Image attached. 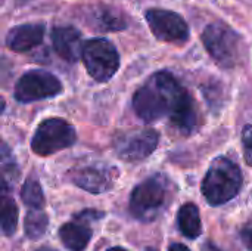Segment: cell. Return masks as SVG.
I'll use <instances>...</instances> for the list:
<instances>
[{
    "label": "cell",
    "instance_id": "1",
    "mask_svg": "<svg viewBox=\"0 0 252 251\" xmlns=\"http://www.w3.org/2000/svg\"><path fill=\"white\" fill-rule=\"evenodd\" d=\"M133 108L146 123L157 121L165 115L171 126L183 135L196 127V107L190 93L168 71H159L134 93Z\"/></svg>",
    "mask_w": 252,
    "mask_h": 251
},
{
    "label": "cell",
    "instance_id": "2",
    "mask_svg": "<svg viewBox=\"0 0 252 251\" xmlns=\"http://www.w3.org/2000/svg\"><path fill=\"white\" fill-rule=\"evenodd\" d=\"M242 186V173L238 164L224 157H217L204 180H202V194L208 204L221 206L235 198Z\"/></svg>",
    "mask_w": 252,
    "mask_h": 251
},
{
    "label": "cell",
    "instance_id": "3",
    "mask_svg": "<svg viewBox=\"0 0 252 251\" xmlns=\"http://www.w3.org/2000/svg\"><path fill=\"white\" fill-rule=\"evenodd\" d=\"M202 43L221 68L236 67L244 56L242 36L221 21H216L204 30Z\"/></svg>",
    "mask_w": 252,
    "mask_h": 251
},
{
    "label": "cell",
    "instance_id": "4",
    "mask_svg": "<svg viewBox=\"0 0 252 251\" xmlns=\"http://www.w3.org/2000/svg\"><path fill=\"white\" fill-rule=\"evenodd\" d=\"M170 195V183L164 176H152L137 185L130 195V213L133 217L152 222L165 209Z\"/></svg>",
    "mask_w": 252,
    "mask_h": 251
},
{
    "label": "cell",
    "instance_id": "5",
    "mask_svg": "<svg viewBox=\"0 0 252 251\" xmlns=\"http://www.w3.org/2000/svg\"><path fill=\"white\" fill-rule=\"evenodd\" d=\"M81 58L90 77L99 83L111 80L120 68V55L115 46L105 38L87 40Z\"/></svg>",
    "mask_w": 252,
    "mask_h": 251
},
{
    "label": "cell",
    "instance_id": "6",
    "mask_svg": "<svg viewBox=\"0 0 252 251\" xmlns=\"http://www.w3.org/2000/svg\"><path fill=\"white\" fill-rule=\"evenodd\" d=\"M75 129L62 118L41 121L31 141V149L38 155H52L75 143Z\"/></svg>",
    "mask_w": 252,
    "mask_h": 251
},
{
    "label": "cell",
    "instance_id": "7",
    "mask_svg": "<svg viewBox=\"0 0 252 251\" xmlns=\"http://www.w3.org/2000/svg\"><path fill=\"white\" fill-rule=\"evenodd\" d=\"M61 92L62 83L59 78L43 70H32L25 72L15 84V98L24 104L53 98Z\"/></svg>",
    "mask_w": 252,
    "mask_h": 251
},
{
    "label": "cell",
    "instance_id": "8",
    "mask_svg": "<svg viewBox=\"0 0 252 251\" xmlns=\"http://www.w3.org/2000/svg\"><path fill=\"white\" fill-rule=\"evenodd\" d=\"M159 136L152 129L131 130L120 133L114 141V148L118 157L128 163H136L148 158L158 145Z\"/></svg>",
    "mask_w": 252,
    "mask_h": 251
},
{
    "label": "cell",
    "instance_id": "9",
    "mask_svg": "<svg viewBox=\"0 0 252 251\" xmlns=\"http://www.w3.org/2000/svg\"><path fill=\"white\" fill-rule=\"evenodd\" d=\"M146 21L152 34L168 43H185L189 38L186 21L176 12L165 9H151L146 12Z\"/></svg>",
    "mask_w": 252,
    "mask_h": 251
},
{
    "label": "cell",
    "instance_id": "10",
    "mask_svg": "<svg viewBox=\"0 0 252 251\" xmlns=\"http://www.w3.org/2000/svg\"><path fill=\"white\" fill-rule=\"evenodd\" d=\"M117 172L111 166L92 164L77 169L72 173V182L92 194H102L114 186Z\"/></svg>",
    "mask_w": 252,
    "mask_h": 251
},
{
    "label": "cell",
    "instance_id": "11",
    "mask_svg": "<svg viewBox=\"0 0 252 251\" xmlns=\"http://www.w3.org/2000/svg\"><path fill=\"white\" fill-rule=\"evenodd\" d=\"M52 43L56 53L68 62H77L83 55L84 44L81 41V33L75 27H55L52 30Z\"/></svg>",
    "mask_w": 252,
    "mask_h": 251
},
{
    "label": "cell",
    "instance_id": "12",
    "mask_svg": "<svg viewBox=\"0 0 252 251\" xmlns=\"http://www.w3.org/2000/svg\"><path fill=\"white\" fill-rule=\"evenodd\" d=\"M44 37L43 24H24L13 27L6 36V44L13 52H28L38 46Z\"/></svg>",
    "mask_w": 252,
    "mask_h": 251
},
{
    "label": "cell",
    "instance_id": "13",
    "mask_svg": "<svg viewBox=\"0 0 252 251\" xmlns=\"http://www.w3.org/2000/svg\"><path fill=\"white\" fill-rule=\"evenodd\" d=\"M92 229L89 222L75 216L72 222L65 223L59 229V238L62 244L71 251H83L92 240Z\"/></svg>",
    "mask_w": 252,
    "mask_h": 251
},
{
    "label": "cell",
    "instance_id": "14",
    "mask_svg": "<svg viewBox=\"0 0 252 251\" xmlns=\"http://www.w3.org/2000/svg\"><path fill=\"white\" fill-rule=\"evenodd\" d=\"M87 22L90 24V27L99 31H120L127 27V22L120 10L111 6L92 7L87 16Z\"/></svg>",
    "mask_w": 252,
    "mask_h": 251
},
{
    "label": "cell",
    "instance_id": "15",
    "mask_svg": "<svg viewBox=\"0 0 252 251\" xmlns=\"http://www.w3.org/2000/svg\"><path fill=\"white\" fill-rule=\"evenodd\" d=\"M177 222H179L180 232L185 237L190 238V240H196L202 232V223H201L199 210L192 203H188V204L180 207Z\"/></svg>",
    "mask_w": 252,
    "mask_h": 251
},
{
    "label": "cell",
    "instance_id": "16",
    "mask_svg": "<svg viewBox=\"0 0 252 251\" xmlns=\"http://www.w3.org/2000/svg\"><path fill=\"white\" fill-rule=\"evenodd\" d=\"M18 176H19L18 164L15 163V158L9 152L7 146L3 143V148H1V191L4 194H7L13 188L15 182L18 180Z\"/></svg>",
    "mask_w": 252,
    "mask_h": 251
},
{
    "label": "cell",
    "instance_id": "17",
    "mask_svg": "<svg viewBox=\"0 0 252 251\" xmlns=\"http://www.w3.org/2000/svg\"><path fill=\"white\" fill-rule=\"evenodd\" d=\"M21 198L31 210H41L44 207V195H43V189L37 178L30 176L25 180L22 186Z\"/></svg>",
    "mask_w": 252,
    "mask_h": 251
},
{
    "label": "cell",
    "instance_id": "18",
    "mask_svg": "<svg viewBox=\"0 0 252 251\" xmlns=\"http://www.w3.org/2000/svg\"><path fill=\"white\" fill-rule=\"evenodd\" d=\"M1 231L6 237H12L18 225V207L12 197L3 192L1 195Z\"/></svg>",
    "mask_w": 252,
    "mask_h": 251
},
{
    "label": "cell",
    "instance_id": "19",
    "mask_svg": "<svg viewBox=\"0 0 252 251\" xmlns=\"http://www.w3.org/2000/svg\"><path fill=\"white\" fill-rule=\"evenodd\" d=\"M49 225L47 216L41 210H30L25 216V234L31 240H38L44 235Z\"/></svg>",
    "mask_w": 252,
    "mask_h": 251
},
{
    "label": "cell",
    "instance_id": "20",
    "mask_svg": "<svg viewBox=\"0 0 252 251\" xmlns=\"http://www.w3.org/2000/svg\"><path fill=\"white\" fill-rule=\"evenodd\" d=\"M242 145L247 164L252 166V123L247 124L242 132Z\"/></svg>",
    "mask_w": 252,
    "mask_h": 251
},
{
    "label": "cell",
    "instance_id": "21",
    "mask_svg": "<svg viewBox=\"0 0 252 251\" xmlns=\"http://www.w3.org/2000/svg\"><path fill=\"white\" fill-rule=\"evenodd\" d=\"M242 241L248 250L252 251V228H248L242 232Z\"/></svg>",
    "mask_w": 252,
    "mask_h": 251
},
{
    "label": "cell",
    "instance_id": "22",
    "mask_svg": "<svg viewBox=\"0 0 252 251\" xmlns=\"http://www.w3.org/2000/svg\"><path fill=\"white\" fill-rule=\"evenodd\" d=\"M168 251H190L186 246H183V244H171L170 246V249Z\"/></svg>",
    "mask_w": 252,
    "mask_h": 251
},
{
    "label": "cell",
    "instance_id": "23",
    "mask_svg": "<svg viewBox=\"0 0 252 251\" xmlns=\"http://www.w3.org/2000/svg\"><path fill=\"white\" fill-rule=\"evenodd\" d=\"M106 251H127V250H124L123 247H112V249H109V250H106Z\"/></svg>",
    "mask_w": 252,
    "mask_h": 251
},
{
    "label": "cell",
    "instance_id": "24",
    "mask_svg": "<svg viewBox=\"0 0 252 251\" xmlns=\"http://www.w3.org/2000/svg\"><path fill=\"white\" fill-rule=\"evenodd\" d=\"M37 251H55V250H52V249H40V250H37Z\"/></svg>",
    "mask_w": 252,
    "mask_h": 251
}]
</instances>
